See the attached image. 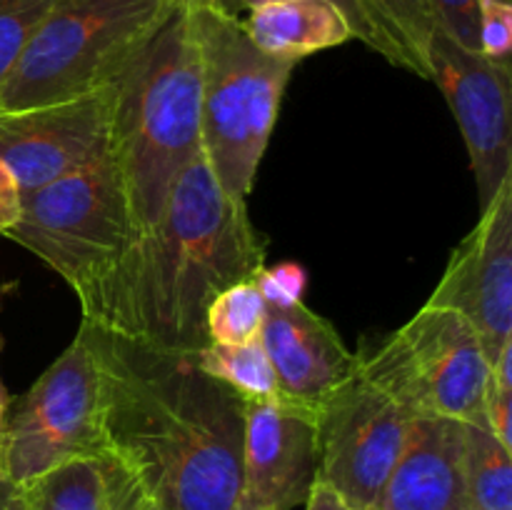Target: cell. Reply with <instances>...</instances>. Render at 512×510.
I'll return each instance as SVG.
<instances>
[{
	"mask_svg": "<svg viewBox=\"0 0 512 510\" xmlns=\"http://www.w3.org/2000/svg\"><path fill=\"white\" fill-rule=\"evenodd\" d=\"M25 510H105L103 460H70L23 488Z\"/></svg>",
	"mask_w": 512,
	"mask_h": 510,
	"instance_id": "19",
	"label": "cell"
},
{
	"mask_svg": "<svg viewBox=\"0 0 512 510\" xmlns=\"http://www.w3.org/2000/svg\"><path fill=\"white\" fill-rule=\"evenodd\" d=\"M425 305L463 315L490 365L512 340V178L500 185L475 228L450 253Z\"/></svg>",
	"mask_w": 512,
	"mask_h": 510,
	"instance_id": "11",
	"label": "cell"
},
{
	"mask_svg": "<svg viewBox=\"0 0 512 510\" xmlns=\"http://www.w3.org/2000/svg\"><path fill=\"white\" fill-rule=\"evenodd\" d=\"M175 0H55L0 85V110L90 98L143 48Z\"/></svg>",
	"mask_w": 512,
	"mask_h": 510,
	"instance_id": "5",
	"label": "cell"
},
{
	"mask_svg": "<svg viewBox=\"0 0 512 510\" xmlns=\"http://www.w3.org/2000/svg\"><path fill=\"white\" fill-rule=\"evenodd\" d=\"M133 235L123 178L105 145L63 178L23 193L20 218L5 238L38 255L80 293L123 255Z\"/></svg>",
	"mask_w": 512,
	"mask_h": 510,
	"instance_id": "7",
	"label": "cell"
},
{
	"mask_svg": "<svg viewBox=\"0 0 512 510\" xmlns=\"http://www.w3.org/2000/svg\"><path fill=\"white\" fill-rule=\"evenodd\" d=\"M240 23L263 53L293 63L355 40L345 13L330 0H275L248 10Z\"/></svg>",
	"mask_w": 512,
	"mask_h": 510,
	"instance_id": "16",
	"label": "cell"
},
{
	"mask_svg": "<svg viewBox=\"0 0 512 510\" xmlns=\"http://www.w3.org/2000/svg\"><path fill=\"white\" fill-rule=\"evenodd\" d=\"M260 343L278 375L280 398L318 408L358 375V358L330 320L305 303L265 305Z\"/></svg>",
	"mask_w": 512,
	"mask_h": 510,
	"instance_id": "14",
	"label": "cell"
},
{
	"mask_svg": "<svg viewBox=\"0 0 512 510\" xmlns=\"http://www.w3.org/2000/svg\"><path fill=\"white\" fill-rule=\"evenodd\" d=\"M195 3L210 5V8L218 10V13L240 20L245 13H248V10L258 8V5H265V3H275V0H195ZM330 3H335L340 10H343L345 18H348V23H350V28H353L355 40H360V43H365L368 48L375 50L373 28H370L368 18H365L360 0H330Z\"/></svg>",
	"mask_w": 512,
	"mask_h": 510,
	"instance_id": "27",
	"label": "cell"
},
{
	"mask_svg": "<svg viewBox=\"0 0 512 510\" xmlns=\"http://www.w3.org/2000/svg\"><path fill=\"white\" fill-rule=\"evenodd\" d=\"M315 408L288 398L245 400L243 495L270 510L305 505L318 483Z\"/></svg>",
	"mask_w": 512,
	"mask_h": 510,
	"instance_id": "13",
	"label": "cell"
},
{
	"mask_svg": "<svg viewBox=\"0 0 512 510\" xmlns=\"http://www.w3.org/2000/svg\"><path fill=\"white\" fill-rule=\"evenodd\" d=\"M233 510H270V508H265V505L255 503V500L248 498V495H240V500H238V503H235Z\"/></svg>",
	"mask_w": 512,
	"mask_h": 510,
	"instance_id": "32",
	"label": "cell"
},
{
	"mask_svg": "<svg viewBox=\"0 0 512 510\" xmlns=\"http://www.w3.org/2000/svg\"><path fill=\"white\" fill-rule=\"evenodd\" d=\"M200 58V143L225 193L248 200L278 123L293 60L263 53L243 23L188 0Z\"/></svg>",
	"mask_w": 512,
	"mask_h": 510,
	"instance_id": "4",
	"label": "cell"
},
{
	"mask_svg": "<svg viewBox=\"0 0 512 510\" xmlns=\"http://www.w3.org/2000/svg\"><path fill=\"white\" fill-rule=\"evenodd\" d=\"M268 240L248 200L225 193L203 153L173 180L158 220L78 295L83 320L165 350L208 345L205 313L220 290L265 265Z\"/></svg>",
	"mask_w": 512,
	"mask_h": 510,
	"instance_id": "2",
	"label": "cell"
},
{
	"mask_svg": "<svg viewBox=\"0 0 512 510\" xmlns=\"http://www.w3.org/2000/svg\"><path fill=\"white\" fill-rule=\"evenodd\" d=\"M193 355L203 373L228 385L243 400H268L280 395L278 375L260 338L240 345L208 343Z\"/></svg>",
	"mask_w": 512,
	"mask_h": 510,
	"instance_id": "18",
	"label": "cell"
},
{
	"mask_svg": "<svg viewBox=\"0 0 512 510\" xmlns=\"http://www.w3.org/2000/svg\"><path fill=\"white\" fill-rule=\"evenodd\" d=\"M438 28L463 48L480 53V0H430Z\"/></svg>",
	"mask_w": 512,
	"mask_h": 510,
	"instance_id": "25",
	"label": "cell"
},
{
	"mask_svg": "<svg viewBox=\"0 0 512 510\" xmlns=\"http://www.w3.org/2000/svg\"><path fill=\"white\" fill-rule=\"evenodd\" d=\"M265 320V300L253 278L220 290L205 313L208 343L240 345L260 338Z\"/></svg>",
	"mask_w": 512,
	"mask_h": 510,
	"instance_id": "21",
	"label": "cell"
},
{
	"mask_svg": "<svg viewBox=\"0 0 512 510\" xmlns=\"http://www.w3.org/2000/svg\"><path fill=\"white\" fill-rule=\"evenodd\" d=\"M465 475L473 510H512V450L483 425L465 423Z\"/></svg>",
	"mask_w": 512,
	"mask_h": 510,
	"instance_id": "20",
	"label": "cell"
},
{
	"mask_svg": "<svg viewBox=\"0 0 512 510\" xmlns=\"http://www.w3.org/2000/svg\"><path fill=\"white\" fill-rule=\"evenodd\" d=\"M265 305H295L303 303L305 285H308V273L298 263H278L273 268L263 265L253 275Z\"/></svg>",
	"mask_w": 512,
	"mask_h": 510,
	"instance_id": "26",
	"label": "cell"
},
{
	"mask_svg": "<svg viewBox=\"0 0 512 510\" xmlns=\"http://www.w3.org/2000/svg\"><path fill=\"white\" fill-rule=\"evenodd\" d=\"M20 203H23V193H20L18 180L10 173L8 165L0 163V235L8 233L20 218Z\"/></svg>",
	"mask_w": 512,
	"mask_h": 510,
	"instance_id": "29",
	"label": "cell"
},
{
	"mask_svg": "<svg viewBox=\"0 0 512 510\" xmlns=\"http://www.w3.org/2000/svg\"><path fill=\"white\" fill-rule=\"evenodd\" d=\"M373 510H473L465 475V423L415 418Z\"/></svg>",
	"mask_w": 512,
	"mask_h": 510,
	"instance_id": "15",
	"label": "cell"
},
{
	"mask_svg": "<svg viewBox=\"0 0 512 510\" xmlns=\"http://www.w3.org/2000/svg\"><path fill=\"white\" fill-rule=\"evenodd\" d=\"M103 468L105 483H108L105 510H140L143 490H140L138 480L113 458H103Z\"/></svg>",
	"mask_w": 512,
	"mask_h": 510,
	"instance_id": "28",
	"label": "cell"
},
{
	"mask_svg": "<svg viewBox=\"0 0 512 510\" xmlns=\"http://www.w3.org/2000/svg\"><path fill=\"white\" fill-rule=\"evenodd\" d=\"M358 375L410 420L445 418L485 428L490 360L463 315L423 305L380 340H363Z\"/></svg>",
	"mask_w": 512,
	"mask_h": 510,
	"instance_id": "6",
	"label": "cell"
},
{
	"mask_svg": "<svg viewBox=\"0 0 512 510\" xmlns=\"http://www.w3.org/2000/svg\"><path fill=\"white\" fill-rule=\"evenodd\" d=\"M98 370L105 458L163 510H233L243 495L245 400L165 350L80 323Z\"/></svg>",
	"mask_w": 512,
	"mask_h": 510,
	"instance_id": "1",
	"label": "cell"
},
{
	"mask_svg": "<svg viewBox=\"0 0 512 510\" xmlns=\"http://www.w3.org/2000/svg\"><path fill=\"white\" fill-rule=\"evenodd\" d=\"M373 28L375 53L395 68L430 80L428 50L438 30L430 0H360Z\"/></svg>",
	"mask_w": 512,
	"mask_h": 510,
	"instance_id": "17",
	"label": "cell"
},
{
	"mask_svg": "<svg viewBox=\"0 0 512 510\" xmlns=\"http://www.w3.org/2000/svg\"><path fill=\"white\" fill-rule=\"evenodd\" d=\"M430 80L453 110L470 155L480 210L490 205L505 180L512 178L510 85L512 65L490 63L435 30L428 50Z\"/></svg>",
	"mask_w": 512,
	"mask_h": 510,
	"instance_id": "10",
	"label": "cell"
},
{
	"mask_svg": "<svg viewBox=\"0 0 512 510\" xmlns=\"http://www.w3.org/2000/svg\"><path fill=\"white\" fill-rule=\"evenodd\" d=\"M0 510H25L23 488L3 478H0Z\"/></svg>",
	"mask_w": 512,
	"mask_h": 510,
	"instance_id": "31",
	"label": "cell"
},
{
	"mask_svg": "<svg viewBox=\"0 0 512 510\" xmlns=\"http://www.w3.org/2000/svg\"><path fill=\"white\" fill-rule=\"evenodd\" d=\"M8 393H5V385L3 380H0V425H3V415H5V408H8Z\"/></svg>",
	"mask_w": 512,
	"mask_h": 510,
	"instance_id": "33",
	"label": "cell"
},
{
	"mask_svg": "<svg viewBox=\"0 0 512 510\" xmlns=\"http://www.w3.org/2000/svg\"><path fill=\"white\" fill-rule=\"evenodd\" d=\"M110 85L90 98L28 110H0V163L20 193L80 168L108 145Z\"/></svg>",
	"mask_w": 512,
	"mask_h": 510,
	"instance_id": "12",
	"label": "cell"
},
{
	"mask_svg": "<svg viewBox=\"0 0 512 510\" xmlns=\"http://www.w3.org/2000/svg\"><path fill=\"white\" fill-rule=\"evenodd\" d=\"M480 55L512 65V0H480Z\"/></svg>",
	"mask_w": 512,
	"mask_h": 510,
	"instance_id": "24",
	"label": "cell"
},
{
	"mask_svg": "<svg viewBox=\"0 0 512 510\" xmlns=\"http://www.w3.org/2000/svg\"><path fill=\"white\" fill-rule=\"evenodd\" d=\"M318 483L350 510H373L393 473L410 418L383 393L353 375L315 408Z\"/></svg>",
	"mask_w": 512,
	"mask_h": 510,
	"instance_id": "9",
	"label": "cell"
},
{
	"mask_svg": "<svg viewBox=\"0 0 512 510\" xmlns=\"http://www.w3.org/2000/svg\"><path fill=\"white\" fill-rule=\"evenodd\" d=\"M140 510H163V508H160L158 503H153V500H150L148 495L143 493V500H140Z\"/></svg>",
	"mask_w": 512,
	"mask_h": 510,
	"instance_id": "34",
	"label": "cell"
},
{
	"mask_svg": "<svg viewBox=\"0 0 512 510\" xmlns=\"http://www.w3.org/2000/svg\"><path fill=\"white\" fill-rule=\"evenodd\" d=\"M305 510H350L328 485L315 483L310 490L308 500H305Z\"/></svg>",
	"mask_w": 512,
	"mask_h": 510,
	"instance_id": "30",
	"label": "cell"
},
{
	"mask_svg": "<svg viewBox=\"0 0 512 510\" xmlns=\"http://www.w3.org/2000/svg\"><path fill=\"white\" fill-rule=\"evenodd\" d=\"M55 0H0V85Z\"/></svg>",
	"mask_w": 512,
	"mask_h": 510,
	"instance_id": "22",
	"label": "cell"
},
{
	"mask_svg": "<svg viewBox=\"0 0 512 510\" xmlns=\"http://www.w3.org/2000/svg\"><path fill=\"white\" fill-rule=\"evenodd\" d=\"M105 138L123 178L135 233L148 230L180 170L203 153L200 58L188 0H175L143 48L110 83Z\"/></svg>",
	"mask_w": 512,
	"mask_h": 510,
	"instance_id": "3",
	"label": "cell"
},
{
	"mask_svg": "<svg viewBox=\"0 0 512 510\" xmlns=\"http://www.w3.org/2000/svg\"><path fill=\"white\" fill-rule=\"evenodd\" d=\"M485 428L512 450V340L503 345L490 365V385L485 398Z\"/></svg>",
	"mask_w": 512,
	"mask_h": 510,
	"instance_id": "23",
	"label": "cell"
},
{
	"mask_svg": "<svg viewBox=\"0 0 512 510\" xmlns=\"http://www.w3.org/2000/svg\"><path fill=\"white\" fill-rule=\"evenodd\" d=\"M103 460L98 370L83 333L15 400L0 425V478L30 485L70 460Z\"/></svg>",
	"mask_w": 512,
	"mask_h": 510,
	"instance_id": "8",
	"label": "cell"
}]
</instances>
